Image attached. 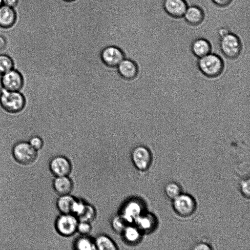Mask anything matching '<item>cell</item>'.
<instances>
[{
    "label": "cell",
    "instance_id": "6da1fadb",
    "mask_svg": "<svg viewBox=\"0 0 250 250\" xmlns=\"http://www.w3.org/2000/svg\"><path fill=\"white\" fill-rule=\"evenodd\" d=\"M26 98L21 91H10L0 89V106L10 114H17L26 107Z\"/></svg>",
    "mask_w": 250,
    "mask_h": 250
},
{
    "label": "cell",
    "instance_id": "7a4b0ae2",
    "mask_svg": "<svg viewBox=\"0 0 250 250\" xmlns=\"http://www.w3.org/2000/svg\"><path fill=\"white\" fill-rule=\"evenodd\" d=\"M197 66L205 76L214 78L219 76L223 72L224 62L219 56L210 53L199 58Z\"/></svg>",
    "mask_w": 250,
    "mask_h": 250
},
{
    "label": "cell",
    "instance_id": "3957f363",
    "mask_svg": "<svg viewBox=\"0 0 250 250\" xmlns=\"http://www.w3.org/2000/svg\"><path fill=\"white\" fill-rule=\"evenodd\" d=\"M219 47L225 57L233 60L237 58L240 55L242 45L239 38L236 35L229 32L220 38Z\"/></svg>",
    "mask_w": 250,
    "mask_h": 250
},
{
    "label": "cell",
    "instance_id": "277c9868",
    "mask_svg": "<svg viewBox=\"0 0 250 250\" xmlns=\"http://www.w3.org/2000/svg\"><path fill=\"white\" fill-rule=\"evenodd\" d=\"M13 156L18 163L23 165L32 164L37 157V151L33 148L28 142L19 141L12 148Z\"/></svg>",
    "mask_w": 250,
    "mask_h": 250
},
{
    "label": "cell",
    "instance_id": "5b68a950",
    "mask_svg": "<svg viewBox=\"0 0 250 250\" xmlns=\"http://www.w3.org/2000/svg\"><path fill=\"white\" fill-rule=\"evenodd\" d=\"M1 87L10 91H21L25 84L23 74L17 69H13L0 75Z\"/></svg>",
    "mask_w": 250,
    "mask_h": 250
},
{
    "label": "cell",
    "instance_id": "8992f818",
    "mask_svg": "<svg viewBox=\"0 0 250 250\" xmlns=\"http://www.w3.org/2000/svg\"><path fill=\"white\" fill-rule=\"evenodd\" d=\"M78 218L71 213L62 214L56 220L55 228L58 232L63 236H70L77 231Z\"/></svg>",
    "mask_w": 250,
    "mask_h": 250
},
{
    "label": "cell",
    "instance_id": "52a82bcc",
    "mask_svg": "<svg viewBox=\"0 0 250 250\" xmlns=\"http://www.w3.org/2000/svg\"><path fill=\"white\" fill-rule=\"evenodd\" d=\"M100 57L103 63L110 67H117L125 58L123 50L114 45L104 47L101 52Z\"/></svg>",
    "mask_w": 250,
    "mask_h": 250
},
{
    "label": "cell",
    "instance_id": "ba28073f",
    "mask_svg": "<svg viewBox=\"0 0 250 250\" xmlns=\"http://www.w3.org/2000/svg\"><path fill=\"white\" fill-rule=\"evenodd\" d=\"M132 161L134 166L140 170H146L151 162V155L149 149L144 146L135 147L131 153Z\"/></svg>",
    "mask_w": 250,
    "mask_h": 250
},
{
    "label": "cell",
    "instance_id": "9c48e42d",
    "mask_svg": "<svg viewBox=\"0 0 250 250\" xmlns=\"http://www.w3.org/2000/svg\"><path fill=\"white\" fill-rule=\"evenodd\" d=\"M173 207L179 215L188 216L194 212L196 204L193 198L187 194H179L174 199Z\"/></svg>",
    "mask_w": 250,
    "mask_h": 250
},
{
    "label": "cell",
    "instance_id": "30bf717a",
    "mask_svg": "<svg viewBox=\"0 0 250 250\" xmlns=\"http://www.w3.org/2000/svg\"><path fill=\"white\" fill-rule=\"evenodd\" d=\"M49 168L56 177L67 176L71 171L72 165L67 158L63 156H57L51 160Z\"/></svg>",
    "mask_w": 250,
    "mask_h": 250
},
{
    "label": "cell",
    "instance_id": "8fae6325",
    "mask_svg": "<svg viewBox=\"0 0 250 250\" xmlns=\"http://www.w3.org/2000/svg\"><path fill=\"white\" fill-rule=\"evenodd\" d=\"M120 76L123 79L131 80L135 79L138 75L139 67L134 60L125 58L117 66Z\"/></svg>",
    "mask_w": 250,
    "mask_h": 250
},
{
    "label": "cell",
    "instance_id": "7c38bea8",
    "mask_svg": "<svg viewBox=\"0 0 250 250\" xmlns=\"http://www.w3.org/2000/svg\"><path fill=\"white\" fill-rule=\"evenodd\" d=\"M163 7L168 15L180 18L184 16L188 5L185 0H164Z\"/></svg>",
    "mask_w": 250,
    "mask_h": 250
},
{
    "label": "cell",
    "instance_id": "4fadbf2b",
    "mask_svg": "<svg viewBox=\"0 0 250 250\" xmlns=\"http://www.w3.org/2000/svg\"><path fill=\"white\" fill-rule=\"evenodd\" d=\"M142 205L139 201L136 200H130L122 208L121 215L131 224L142 213Z\"/></svg>",
    "mask_w": 250,
    "mask_h": 250
},
{
    "label": "cell",
    "instance_id": "5bb4252c",
    "mask_svg": "<svg viewBox=\"0 0 250 250\" xmlns=\"http://www.w3.org/2000/svg\"><path fill=\"white\" fill-rule=\"evenodd\" d=\"M17 19L14 8L2 4L0 6V27L8 29L13 27Z\"/></svg>",
    "mask_w": 250,
    "mask_h": 250
},
{
    "label": "cell",
    "instance_id": "9a60e30c",
    "mask_svg": "<svg viewBox=\"0 0 250 250\" xmlns=\"http://www.w3.org/2000/svg\"><path fill=\"white\" fill-rule=\"evenodd\" d=\"M190 48L193 54L198 59L210 53L211 50L210 42L204 38H198L194 40Z\"/></svg>",
    "mask_w": 250,
    "mask_h": 250
},
{
    "label": "cell",
    "instance_id": "2e32d148",
    "mask_svg": "<svg viewBox=\"0 0 250 250\" xmlns=\"http://www.w3.org/2000/svg\"><path fill=\"white\" fill-rule=\"evenodd\" d=\"M53 185L55 191L60 195L69 194L73 187V182L68 176L56 177Z\"/></svg>",
    "mask_w": 250,
    "mask_h": 250
},
{
    "label": "cell",
    "instance_id": "e0dca14e",
    "mask_svg": "<svg viewBox=\"0 0 250 250\" xmlns=\"http://www.w3.org/2000/svg\"><path fill=\"white\" fill-rule=\"evenodd\" d=\"M184 16L188 23L192 25H197L203 21L204 14L200 7L191 6L187 8Z\"/></svg>",
    "mask_w": 250,
    "mask_h": 250
},
{
    "label": "cell",
    "instance_id": "ac0fdd59",
    "mask_svg": "<svg viewBox=\"0 0 250 250\" xmlns=\"http://www.w3.org/2000/svg\"><path fill=\"white\" fill-rule=\"evenodd\" d=\"M75 200L76 199L69 194L60 195L57 201V207L62 214L71 213L72 207Z\"/></svg>",
    "mask_w": 250,
    "mask_h": 250
},
{
    "label": "cell",
    "instance_id": "d6986e66",
    "mask_svg": "<svg viewBox=\"0 0 250 250\" xmlns=\"http://www.w3.org/2000/svg\"><path fill=\"white\" fill-rule=\"evenodd\" d=\"M136 227L140 231H148L152 229L155 221L152 216L142 213L134 221Z\"/></svg>",
    "mask_w": 250,
    "mask_h": 250
},
{
    "label": "cell",
    "instance_id": "ffe728a7",
    "mask_svg": "<svg viewBox=\"0 0 250 250\" xmlns=\"http://www.w3.org/2000/svg\"><path fill=\"white\" fill-rule=\"evenodd\" d=\"M96 249L100 250H115L117 249L114 242L108 236L102 234L94 240Z\"/></svg>",
    "mask_w": 250,
    "mask_h": 250
},
{
    "label": "cell",
    "instance_id": "44dd1931",
    "mask_svg": "<svg viewBox=\"0 0 250 250\" xmlns=\"http://www.w3.org/2000/svg\"><path fill=\"white\" fill-rule=\"evenodd\" d=\"M125 240L129 243H136L141 238V231L136 226L128 225L122 232Z\"/></svg>",
    "mask_w": 250,
    "mask_h": 250
},
{
    "label": "cell",
    "instance_id": "7402d4cb",
    "mask_svg": "<svg viewBox=\"0 0 250 250\" xmlns=\"http://www.w3.org/2000/svg\"><path fill=\"white\" fill-rule=\"evenodd\" d=\"M15 62L9 55L0 54V76L15 68Z\"/></svg>",
    "mask_w": 250,
    "mask_h": 250
},
{
    "label": "cell",
    "instance_id": "603a6c76",
    "mask_svg": "<svg viewBox=\"0 0 250 250\" xmlns=\"http://www.w3.org/2000/svg\"><path fill=\"white\" fill-rule=\"evenodd\" d=\"M74 246L76 249L79 250H96L94 241L86 235L78 238L75 241Z\"/></svg>",
    "mask_w": 250,
    "mask_h": 250
},
{
    "label": "cell",
    "instance_id": "cb8c5ba5",
    "mask_svg": "<svg viewBox=\"0 0 250 250\" xmlns=\"http://www.w3.org/2000/svg\"><path fill=\"white\" fill-rule=\"evenodd\" d=\"M128 225L130 224L121 214L115 216L111 221L112 229L118 233H122Z\"/></svg>",
    "mask_w": 250,
    "mask_h": 250
},
{
    "label": "cell",
    "instance_id": "d4e9b609",
    "mask_svg": "<svg viewBox=\"0 0 250 250\" xmlns=\"http://www.w3.org/2000/svg\"><path fill=\"white\" fill-rule=\"evenodd\" d=\"M96 215V211L94 207L86 204L84 210L78 219L79 221L90 223L95 219Z\"/></svg>",
    "mask_w": 250,
    "mask_h": 250
},
{
    "label": "cell",
    "instance_id": "484cf974",
    "mask_svg": "<svg viewBox=\"0 0 250 250\" xmlns=\"http://www.w3.org/2000/svg\"><path fill=\"white\" fill-rule=\"evenodd\" d=\"M166 192L167 196L172 199L177 197L180 192V188L175 183H169L166 187Z\"/></svg>",
    "mask_w": 250,
    "mask_h": 250
},
{
    "label": "cell",
    "instance_id": "4316f807",
    "mask_svg": "<svg viewBox=\"0 0 250 250\" xmlns=\"http://www.w3.org/2000/svg\"><path fill=\"white\" fill-rule=\"evenodd\" d=\"M86 204L83 201L76 199L73 204L71 213L75 215L78 218L83 212Z\"/></svg>",
    "mask_w": 250,
    "mask_h": 250
},
{
    "label": "cell",
    "instance_id": "83f0119b",
    "mask_svg": "<svg viewBox=\"0 0 250 250\" xmlns=\"http://www.w3.org/2000/svg\"><path fill=\"white\" fill-rule=\"evenodd\" d=\"M28 142L31 146L37 151L41 149L44 145L42 137L37 135L30 137Z\"/></svg>",
    "mask_w": 250,
    "mask_h": 250
},
{
    "label": "cell",
    "instance_id": "f1b7e54d",
    "mask_svg": "<svg viewBox=\"0 0 250 250\" xmlns=\"http://www.w3.org/2000/svg\"><path fill=\"white\" fill-rule=\"evenodd\" d=\"M91 229L90 223L79 221L77 231L82 235H86L88 234L91 231Z\"/></svg>",
    "mask_w": 250,
    "mask_h": 250
},
{
    "label": "cell",
    "instance_id": "f546056e",
    "mask_svg": "<svg viewBox=\"0 0 250 250\" xmlns=\"http://www.w3.org/2000/svg\"><path fill=\"white\" fill-rule=\"evenodd\" d=\"M241 188L243 193L246 196L250 195V182L249 180L243 181L241 184Z\"/></svg>",
    "mask_w": 250,
    "mask_h": 250
},
{
    "label": "cell",
    "instance_id": "4dcf8cb0",
    "mask_svg": "<svg viewBox=\"0 0 250 250\" xmlns=\"http://www.w3.org/2000/svg\"><path fill=\"white\" fill-rule=\"evenodd\" d=\"M217 6L221 7H226L229 5L232 0H211Z\"/></svg>",
    "mask_w": 250,
    "mask_h": 250
},
{
    "label": "cell",
    "instance_id": "1f68e13d",
    "mask_svg": "<svg viewBox=\"0 0 250 250\" xmlns=\"http://www.w3.org/2000/svg\"><path fill=\"white\" fill-rule=\"evenodd\" d=\"M19 0H2L3 5L15 8L18 4Z\"/></svg>",
    "mask_w": 250,
    "mask_h": 250
},
{
    "label": "cell",
    "instance_id": "d6a6232c",
    "mask_svg": "<svg viewBox=\"0 0 250 250\" xmlns=\"http://www.w3.org/2000/svg\"><path fill=\"white\" fill-rule=\"evenodd\" d=\"M7 41L3 35L0 34V51L4 50L7 47Z\"/></svg>",
    "mask_w": 250,
    "mask_h": 250
},
{
    "label": "cell",
    "instance_id": "836d02e7",
    "mask_svg": "<svg viewBox=\"0 0 250 250\" xmlns=\"http://www.w3.org/2000/svg\"><path fill=\"white\" fill-rule=\"evenodd\" d=\"M229 32V30L227 28L224 27L220 28L218 30V34L220 38L225 36Z\"/></svg>",
    "mask_w": 250,
    "mask_h": 250
},
{
    "label": "cell",
    "instance_id": "e575fe53",
    "mask_svg": "<svg viewBox=\"0 0 250 250\" xmlns=\"http://www.w3.org/2000/svg\"><path fill=\"white\" fill-rule=\"evenodd\" d=\"M195 250H210V248L205 244H199L194 248Z\"/></svg>",
    "mask_w": 250,
    "mask_h": 250
},
{
    "label": "cell",
    "instance_id": "d590c367",
    "mask_svg": "<svg viewBox=\"0 0 250 250\" xmlns=\"http://www.w3.org/2000/svg\"><path fill=\"white\" fill-rule=\"evenodd\" d=\"M3 4L2 0H0V6Z\"/></svg>",
    "mask_w": 250,
    "mask_h": 250
},
{
    "label": "cell",
    "instance_id": "8d00e7d4",
    "mask_svg": "<svg viewBox=\"0 0 250 250\" xmlns=\"http://www.w3.org/2000/svg\"><path fill=\"white\" fill-rule=\"evenodd\" d=\"M67 0V1H71V0Z\"/></svg>",
    "mask_w": 250,
    "mask_h": 250
}]
</instances>
